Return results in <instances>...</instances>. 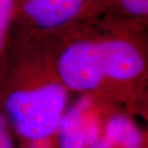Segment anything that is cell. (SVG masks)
Here are the masks:
<instances>
[{"instance_id": "9", "label": "cell", "mask_w": 148, "mask_h": 148, "mask_svg": "<svg viewBox=\"0 0 148 148\" xmlns=\"http://www.w3.org/2000/svg\"><path fill=\"white\" fill-rule=\"evenodd\" d=\"M18 148H27V147H18Z\"/></svg>"}, {"instance_id": "8", "label": "cell", "mask_w": 148, "mask_h": 148, "mask_svg": "<svg viewBox=\"0 0 148 148\" xmlns=\"http://www.w3.org/2000/svg\"><path fill=\"white\" fill-rule=\"evenodd\" d=\"M119 3L123 10L131 16H147L148 0H119Z\"/></svg>"}, {"instance_id": "7", "label": "cell", "mask_w": 148, "mask_h": 148, "mask_svg": "<svg viewBox=\"0 0 148 148\" xmlns=\"http://www.w3.org/2000/svg\"><path fill=\"white\" fill-rule=\"evenodd\" d=\"M17 141L4 111L0 106V148H18Z\"/></svg>"}, {"instance_id": "4", "label": "cell", "mask_w": 148, "mask_h": 148, "mask_svg": "<svg viewBox=\"0 0 148 148\" xmlns=\"http://www.w3.org/2000/svg\"><path fill=\"white\" fill-rule=\"evenodd\" d=\"M87 0H23L22 14L42 33L66 27L83 13Z\"/></svg>"}, {"instance_id": "2", "label": "cell", "mask_w": 148, "mask_h": 148, "mask_svg": "<svg viewBox=\"0 0 148 148\" xmlns=\"http://www.w3.org/2000/svg\"><path fill=\"white\" fill-rule=\"evenodd\" d=\"M56 69L70 93L87 94L110 101L103 72L100 38L81 37L59 44Z\"/></svg>"}, {"instance_id": "5", "label": "cell", "mask_w": 148, "mask_h": 148, "mask_svg": "<svg viewBox=\"0 0 148 148\" xmlns=\"http://www.w3.org/2000/svg\"><path fill=\"white\" fill-rule=\"evenodd\" d=\"M90 148H147V133L138 125L135 115L116 108L109 114Z\"/></svg>"}, {"instance_id": "3", "label": "cell", "mask_w": 148, "mask_h": 148, "mask_svg": "<svg viewBox=\"0 0 148 148\" xmlns=\"http://www.w3.org/2000/svg\"><path fill=\"white\" fill-rule=\"evenodd\" d=\"M116 108L120 107L99 97L80 95L75 102L69 103L59 121L56 148H90L109 114Z\"/></svg>"}, {"instance_id": "6", "label": "cell", "mask_w": 148, "mask_h": 148, "mask_svg": "<svg viewBox=\"0 0 148 148\" xmlns=\"http://www.w3.org/2000/svg\"><path fill=\"white\" fill-rule=\"evenodd\" d=\"M16 0H0V82L4 72L10 45L9 31L14 18Z\"/></svg>"}, {"instance_id": "1", "label": "cell", "mask_w": 148, "mask_h": 148, "mask_svg": "<svg viewBox=\"0 0 148 148\" xmlns=\"http://www.w3.org/2000/svg\"><path fill=\"white\" fill-rule=\"evenodd\" d=\"M58 46L40 38L9 45L0 106L18 147L56 148V130L70 96L56 69Z\"/></svg>"}]
</instances>
